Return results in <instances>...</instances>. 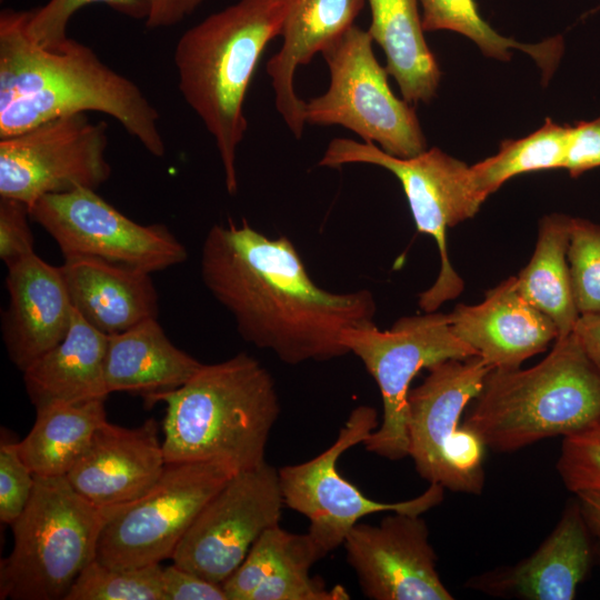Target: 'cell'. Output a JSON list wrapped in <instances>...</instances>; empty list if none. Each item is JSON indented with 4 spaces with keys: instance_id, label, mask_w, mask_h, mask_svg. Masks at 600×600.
I'll list each match as a JSON object with an SVG mask.
<instances>
[{
    "instance_id": "6da1fadb",
    "label": "cell",
    "mask_w": 600,
    "mask_h": 600,
    "mask_svg": "<svg viewBox=\"0 0 600 600\" xmlns=\"http://www.w3.org/2000/svg\"><path fill=\"white\" fill-rule=\"evenodd\" d=\"M200 273L241 338L287 364L343 357L346 330L374 323L370 290L334 293L318 287L290 239L270 238L246 219L210 228Z\"/></svg>"
},
{
    "instance_id": "7a4b0ae2",
    "label": "cell",
    "mask_w": 600,
    "mask_h": 600,
    "mask_svg": "<svg viewBox=\"0 0 600 600\" xmlns=\"http://www.w3.org/2000/svg\"><path fill=\"white\" fill-rule=\"evenodd\" d=\"M29 16L0 13V138L97 111L116 119L152 156L163 157L160 117L141 89L74 39L52 49L38 44L28 33Z\"/></svg>"
},
{
    "instance_id": "3957f363",
    "label": "cell",
    "mask_w": 600,
    "mask_h": 600,
    "mask_svg": "<svg viewBox=\"0 0 600 600\" xmlns=\"http://www.w3.org/2000/svg\"><path fill=\"white\" fill-rule=\"evenodd\" d=\"M159 401L167 463L217 462L238 472L266 461L279 398L270 372L248 353L203 363L184 384L146 402Z\"/></svg>"
},
{
    "instance_id": "277c9868",
    "label": "cell",
    "mask_w": 600,
    "mask_h": 600,
    "mask_svg": "<svg viewBox=\"0 0 600 600\" xmlns=\"http://www.w3.org/2000/svg\"><path fill=\"white\" fill-rule=\"evenodd\" d=\"M282 14L281 0H239L188 29L174 49L179 90L213 137L230 194L238 191L248 87L267 44L280 36Z\"/></svg>"
},
{
    "instance_id": "5b68a950",
    "label": "cell",
    "mask_w": 600,
    "mask_h": 600,
    "mask_svg": "<svg viewBox=\"0 0 600 600\" xmlns=\"http://www.w3.org/2000/svg\"><path fill=\"white\" fill-rule=\"evenodd\" d=\"M463 426L486 447L512 452L571 434L600 416V374L573 332L528 369H492Z\"/></svg>"
},
{
    "instance_id": "8992f818",
    "label": "cell",
    "mask_w": 600,
    "mask_h": 600,
    "mask_svg": "<svg viewBox=\"0 0 600 600\" xmlns=\"http://www.w3.org/2000/svg\"><path fill=\"white\" fill-rule=\"evenodd\" d=\"M36 476L24 511L11 524L13 547L0 566V599H64L96 559L106 524L128 504L99 507L66 477Z\"/></svg>"
},
{
    "instance_id": "52a82bcc",
    "label": "cell",
    "mask_w": 600,
    "mask_h": 600,
    "mask_svg": "<svg viewBox=\"0 0 600 600\" xmlns=\"http://www.w3.org/2000/svg\"><path fill=\"white\" fill-rule=\"evenodd\" d=\"M367 30L353 24L320 52L329 68V88L304 102L307 124L341 126L384 152L414 157L427 149L414 109L399 99L372 49Z\"/></svg>"
},
{
    "instance_id": "ba28073f",
    "label": "cell",
    "mask_w": 600,
    "mask_h": 600,
    "mask_svg": "<svg viewBox=\"0 0 600 600\" xmlns=\"http://www.w3.org/2000/svg\"><path fill=\"white\" fill-rule=\"evenodd\" d=\"M350 163L373 164L393 173L403 188L417 230L431 236L438 246L439 274L419 294L420 308L432 312L457 298L463 281L448 257L447 229L472 218L484 201L473 188L470 167L437 147L399 158L374 143L347 138L332 139L318 166L339 168Z\"/></svg>"
},
{
    "instance_id": "9c48e42d",
    "label": "cell",
    "mask_w": 600,
    "mask_h": 600,
    "mask_svg": "<svg viewBox=\"0 0 600 600\" xmlns=\"http://www.w3.org/2000/svg\"><path fill=\"white\" fill-rule=\"evenodd\" d=\"M343 343L377 382L382 421L363 442L366 449L396 461L408 457V396L414 377L431 366L477 356L450 327L449 314L402 317L389 330L376 323L346 330Z\"/></svg>"
},
{
    "instance_id": "30bf717a",
    "label": "cell",
    "mask_w": 600,
    "mask_h": 600,
    "mask_svg": "<svg viewBox=\"0 0 600 600\" xmlns=\"http://www.w3.org/2000/svg\"><path fill=\"white\" fill-rule=\"evenodd\" d=\"M373 407L354 408L336 441L317 457L278 470L284 506L309 520L308 533L324 557L343 544L360 519L377 512L423 514L443 500L444 488L429 483L421 494L397 502H383L364 496L341 477L338 460L348 449L363 443L378 428Z\"/></svg>"
},
{
    "instance_id": "8fae6325",
    "label": "cell",
    "mask_w": 600,
    "mask_h": 600,
    "mask_svg": "<svg viewBox=\"0 0 600 600\" xmlns=\"http://www.w3.org/2000/svg\"><path fill=\"white\" fill-rule=\"evenodd\" d=\"M234 473L217 462L167 463L157 483L106 524L96 559L114 568L172 559L200 511Z\"/></svg>"
},
{
    "instance_id": "7c38bea8",
    "label": "cell",
    "mask_w": 600,
    "mask_h": 600,
    "mask_svg": "<svg viewBox=\"0 0 600 600\" xmlns=\"http://www.w3.org/2000/svg\"><path fill=\"white\" fill-rule=\"evenodd\" d=\"M107 131L106 122L74 113L0 138V198L30 210L47 194L96 190L111 174Z\"/></svg>"
},
{
    "instance_id": "4fadbf2b",
    "label": "cell",
    "mask_w": 600,
    "mask_h": 600,
    "mask_svg": "<svg viewBox=\"0 0 600 600\" xmlns=\"http://www.w3.org/2000/svg\"><path fill=\"white\" fill-rule=\"evenodd\" d=\"M30 217L52 237L63 257H91L149 273L188 257L164 224H140L93 189L43 196L30 208Z\"/></svg>"
},
{
    "instance_id": "5bb4252c",
    "label": "cell",
    "mask_w": 600,
    "mask_h": 600,
    "mask_svg": "<svg viewBox=\"0 0 600 600\" xmlns=\"http://www.w3.org/2000/svg\"><path fill=\"white\" fill-rule=\"evenodd\" d=\"M283 506L278 470L267 461L236 472L200 511L173 563L222 586L259 537L279 524Z\"/></svg>"
},
{
    "instance_id": "9a60e30c",
    "label": "cell",
    "mask_w": 600,
    "mask_h": 600,
    "mask_svg": "<svg viewBox=\"0 0 600 600\" xmlns=\"http://www.w3.org/2000/svg\"><path fill=\"white\" fill-rule=\"evenodd\" d=\"M347 561L372 600H451L421 514L391 511L378 526L358 522L344 538Z\"/></svg>"
},
{
    "instance_id": "2e32d148",
    "label": "cell",
    "mask_w": 600,
    "mask_h": 600,
    "mask_svg": "<svg viewBox=\"0 0 600 600\" xmlns=\"http://www.w3.org/2000/svg\"><path fill=\"white\" fill-rule=\"evenodd\" d=\"M492 370L481 357L449 359L428 368L408 396V456L429 483L450 488L448 456L461 431V414Z\"/></svg>"
},
{
    "instance_id": "e0dca14e",
    "label": "cell",
    "mask_w": 600,
    "mask_h": 600,
    "mask_svg": "<svg viewBox=\"0 0 600 600\" xmlns=\"http://www.w3.org/2000/svg\"><path fill=\"white\" fill-rule=\"evenodd\" d=\"M166 466L153 419L136 428L106 421L66 478L91 503L113 507L131 503L146 494Z\"/></svg>"
},
{
    "instance_id": "ac0fdd59",
    "label": "cell",
    "mask_w": 600,
    "mask_h": 600,
    "mask_svg": "<svg viewBox=\"0 0 600 600\" xmlns=\"http://www.w3.org/2000/svg\"><path fill=\"white\" fill-rule=\"evenodd\" d=\"M452 332L492 369H516L558 338L554 322L518 290L509 277L478 304H457L449 313Z\"/></svg>"
},
{
    "instance_id": "d6986e66",
    "label": "cell",
    "mask_w": 600,
    "mask_h": 600,
    "mask_svg": "<svg viewBox=\"0 0 600 600\" xmlns=\"http://www.w3.org/2000/svg\"><path fill=\"white\" fill-rule=\"evenodd\" d=\"M6 286L3 340L13 364L24 371L66 337L73 307L61 267L36 253L8 268Z\"/></svg>"
},
{
    "instance_id": "ffe728a7",
    "label": "cell",
    "mask_w": 600,
    "mask_h": 600,
    "mask_svg": "<svg viewBox=\"0 0 600 600\" xmlns=\"http://www.w3.org/2000/svg\"><path fill=\"white\" fill-rule=\"evenodd\" d=\"M589 533L578 500L571 501L531 556L513 567L487 572L470 586L490 594L526 600H572L590 569Z\"/></svg>"
},
{
    "instance_id": "44dd1931",
    "label": "cell",
    "mask_w": 600,
    "mask_h": 600,
    "mask_svg": "<svg viewBox=\"0 0 600 600\" xmlns=\"http://www.w3.org/2000/svg\"><path fill=\"white\" fill-rule=\"evenodd\" d=\"M366 0H281L282 44L267 62L274 104L291 133L302 137L304 100L294 90L298 67L311 61L334 39L354 24Z\"/></svg>"
},
{
    "instance_id": "7402d4cb",
    "label": "cell",
    "mask_w": 600,
    "mask_h": 600,
    "mask_svg": "<svg viewBox=\"0 0 600 600\" xmlns=\"http://www.w3.org/2000/svg\"><path fill=\"white\" fill-rule=\"evenodd\" d=\"M322 558L308 532H289L278 524L259 537L222 587L228 600L350 599L344 587L329 589L310 574Z\"/></svg>"
},
{
    "instance_id": "603a6c76",
    "label": "cell",
    "mask_w": 600,
    "mask_h": 600,
    "mask_svg": "<svg viewBox=\"0 0 600 600\" xmlns=\"http://www.w3.org/2000/svg\"><path fill=\"white\" fill-rule=\"evenodd\" d=\"M61 270L72 307L110 336L158 316L150 273L91 257H64Z\"/></svg>"
},
{
    "instance_id": "cb8c5ba5",
    "label": "cell",
    "mask_w": 600,
    "mask_h": 600,
    "mask_svg": "<svg viewBox=\"0 0 600 600\" xmlns=\"http://www.w3.org/2000/svg\"><path fill=\"white\" fill-rule=\"evenodd\" d=\"M177 348L157 318L108 336L104 378L108 392L151 397L184 384L202 366Z\"/></svg>"
},
{
    "instance_id": "d4e9b609",
    "label": "cell",
    "mask_w": 600,
    "mask_h": 600,
    "mask_svg": "<svg viewBox=\"0 0 600 600\" xmlns=\"http://www.w3.org/2000/svg\"><path fill=\"white\" fill-rule=\"evenodd\" d=\"M108 334L92 327L73 308L66 337L23 373L31 402L37 407L106 399L104 378Z\"/></svg>"
},
{
    "instance_id": "484cf974",
    "label": "cell",
    "mask_w": 600,
    "mask_h": 600,
    "mask_svg": "<svg viewBox=\"0 0 600 600\" xmlns=\"http://www.w3.org/2000/svg\"><path fill=\"white\" fill-rule=\"evenodd\" d=\"M371 11L367 30L386 54V70L409 103L430 102L441 71L424 38L419 0H366Z\"/></svg>"
},
{
    "instance_id": "4316f807",
    "label": "cell",
    "mask_w": 600,
    "mask_h": 600,
    "mask_svg": "<svg viewBox=\"0 0 600 600\" xmlns=\"http://www.w3.org/2000/svg\"><path fill=\"white\" fill-rule=\"evenodd\" d=\"M106 421L103 399L39 406L33 427L18 442L19 452L34 474L66 477Z\"/></svg>"
},
{
    "instance_id": "83f0119b",
    "label": "cell",
    "mask_w": 600,
    "mask_h": 600,
    "mask_svg": "<svg viewBox=\"0 0 600 600\" xmlns=\"http://www.w3.org/2000/svg\"><path fill=\"white\" fill-rule=\"evenodd\" d=\"M570 226L566 214L543 217L533 254L516 277L520 293L554 322L558 337L571 333L580 316L568 264Z\"/></svg>"
},
{
    "instance_id": "f1b7e54d",
    "label": "cell",
    "mask_w": 600,
    "mask_h": 600,
    "mask_svg": "<svg viewBox=\"0 0 600 600\" xmlns=\"http://www.w3.org/2000/svg\"><path fill=\"white\" fill-rule=\"evenodd\" d=\"M424 31L448 30L472 40L484 56L498 60H509L510 49L528 53L538 63L544 78H550L561 53L560 37L529 44L506 38L483 20L474 0H419Z\"/></svg>"
},
{
    "instance_id": "f546056e",
    "label": "cell",
    "mask_w": 600,
    "mask_h": 600,
    "mask_svg": "<svg viewBox=\"0 0 600 600\" xmlns=\"http://www.w3.org/2000/svg\"><path fill=\"white\" fill-rule=\"evenodd\" d=\"M567 137L568 124L559 126L547 119L541 128L524 138L503 140L497 154L470 167L476 192L486 200L516 176L563 169Z\"/></svg>"
},
{
    "instance_id": "4dcf8cb0",
    "label": "cell",
    "mask_w": 600,
    "mask_h": 600,
    "mask_svg": "<svg viewBox=\"0 0 600 600\" xmlns=\"http://www.w3.org/2000/svg\"><path fill=\"white\" fill-rule=\"evenodd\" d=\"M160 563L114 568L92 560L64 600H164Z\"/></svg>"
},
{
    "instance_id": "1f68e13d",
    "label": "cell",
    "mask_w": 600,
    "mask_h": 600,
    "mask_svg": "<svg viewBox=\"0 0 600 600\" xmlns=\"http://www.w3.org/2000/svg\"><path fill=\"white\" fill-rule=\"evenodd\" d=\"M568 262L579 314L600 312V227L571 218Z\"/></svg>"
},
{
    "instance_id": "d6a6232c",
    "label": "cell",
    "mask_w": 600,
    "mask_h": 600,
    "mask_svg": "<svg viewBox=\"0 0 600 600\" xmlns=\"http://www.w3.org/2000/svg\"><path fill=\"white\" fill-rule=\"evenodd\" d=\"M557 470L566 488L574 494L600 491V416L563 437Z\"/></svg>"
},
{
    "instance_id": "836d02e7",
    "label": "cell",
    "mask_w": 600,
    "mask_h": 600,
    "mask_svg": "<svg viewBox=\"0 0 600 600\" xmlns=\"http://www.w3.org/2000/svg\"><path fill=\"white\" fill-rule=\"evenodd\" d=\"M91 3H103L133 19L146 18L142 0H49L44 6L30 11L28 33L40 46L52 49L67 39V27L71 17Z\"/></svg>"
},
{
    "instance_id": "e575fe53",
    "label": "cell",
    "mask_w": 600,
    "mask_h": 600,
    "mask_svg": "<svg viewBox=\"0 0 600 600\" xmlns=\"http://www.w3.org/2000/svg\"><path fill=\"white\" fill-rule=\"evenodd\" d=\"M36 476L21 458L18 442L0 446V520L11 526L31 498Z\"/></svg>"
},
{
    "instance_id": "d590c367",
    "label": "cell",
    "mask_w": 600,
    "mask_h": 600,
    "mask_svg": "<svg viewBox=\"0 0 600 600\" xmlns=\"http://www.w3.org/2000/svg\"><path fill=\"white\" fill-rule=\"evenodd\" d=\"M29 219L26 203L0 198V258L7 268L34 253Z\"/></svg>"
},
{
    "instance_id": "8d00e7d4",
    "label": "cell",
    "mask_w": 600,
    "mask_h": 600,
    "mask_svg": "<svg viewBox=\"0 0 600 600\" xmlns=\"http://www.w3.org/2000/svg\"><path fill=\"white\" fill-rule=\"evenodd\" d=\"M600 167V117L568 126L564 166L573 178Z\"/></svg>"
},
{
    "instance_id": "74e56055",
    "label": "cell",
    "mask_w": 600,
    "mask_h": 600,
    "mask_svg": "<svg viewBox=\"0 0 600 600\" xmlns=\"http://www.w3.org/2000/svg\"><path fill=\"white\" fill-rule=\"evenodd\" d=\"M162 589L164 600H228L221 584L174 563L162 569Z\"/></svg>"
},
{
    "instance_id": "f35d334b",
    "label": "cell",
    "mask_w": 600,
    "mask_h": 600,
    "mask_svg": "<svg viewBox=\"0 0 600 600\" xmlns=\"http://www.w3.org/2000/svg\"><path fill=\"white\" fill-rule=\"evenodd\" d=\"M146 6V26L166 28L178 24L192 14L204 0H142Z\"/></svg>"
},
{
    "instance_id": "ab89813d",
    "label": "cell",
    "mask_w": 600,
    "mask_h": 600,
    "mask_svg": "<svg viewBox=\"0 0 600 600\" xmlns=\"http://www.w3.org/2000/svg\"><path fill=\"white\" fill-rule=\"evenodd\" d=\"M572 332L600 374V312L580 314Z\"/></svg>"
},
{
    "instance_id": "60d3db41",
    "label": "cell",
    "mask_w": 600,
    "mask_h": 600,
    "mask_svg": "<svg viewBox=\"0 0 600 600\" xmlns=\"http://www.w3.org/2000/svg\"><path fill=\"white\" fill-rule=\"evenodd\" d=\"M576 496L590 532L600 538V491L587 490Z\"/></svg>"
}]
</instances>
